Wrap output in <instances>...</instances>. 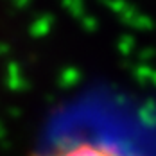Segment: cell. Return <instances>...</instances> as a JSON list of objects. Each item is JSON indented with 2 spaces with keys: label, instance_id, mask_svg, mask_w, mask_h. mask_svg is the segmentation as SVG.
<instances>
[{
  "label": "cell",
  "instance_id": "1",
  "mask_svg": "<svg viewBox=\"0 0 156 156\" xmlns=\"http://www.w3.org/2000/svg\"><path fill=\"white\" fill-rule=\"evenodd\" d=\"M38 156H124L111 145H102V144H94V142H79L70 147H61L47 154Z\"/></svg>",
  "mask_w": 156,
  "mask_h": 156
}]
</instances>
